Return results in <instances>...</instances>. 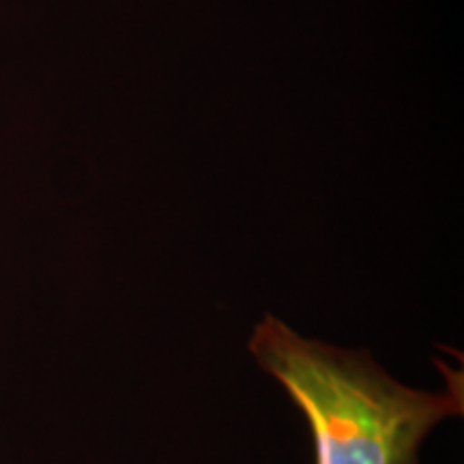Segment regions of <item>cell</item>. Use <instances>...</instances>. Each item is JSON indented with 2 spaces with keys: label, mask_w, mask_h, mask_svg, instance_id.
<instances>
[{
  "label": "cell",
  "mask_w": 464,
  "mask_h": 464,
  "mask_svg": "<svg viewBox=\"0 0 464 464\" xmlns=\"http://www.w3.org/2000/svg\"><path fill=\"white\" fill-rule=\"evenodd\" d=\"M249 353L305 415L316 464H417L432 428L464 409L462 376L440 363L448 390H411L368 351L301 338L276 316L256 324Z\"/></svg>",
  "instance_id": "obj_1"
}]
</instances>
